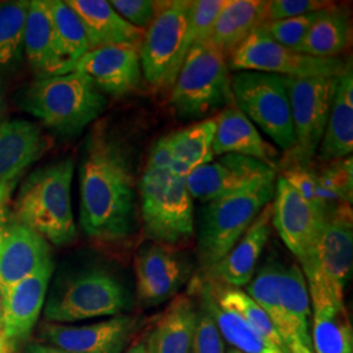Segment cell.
<instances>
[{
    "mask_svg": "<svg viewBox=\"0 0 353 353\" xmlns=\"http://www.w3.org/2000/svg\"><path fill=\"white\" fill-rule=\"evenodd\" d=\"M1 327H3V292L0 288V332H1Z\"/></svg>",
    "mask_w": 353,
    "mask_h": 353,
    "instance_id": "46",
    "label": "cell"
},
{
    "mask_svg": "<svg viewBox=\"0 0 353 353\" xmlns=\"http://www.w3.org/2000/svg\"><path fill=\"white\" fill-rule=\"evenodd\" d=\"M137 292L145 306H157L174 299L192 274V265L176 248L147 241L135 254Z\"/></svg>",
    "mask_w": 353,
    "mask_h": 353,
    "instance_id": "14",
    "label": "cell"
},
{
    "mask_svg": "<svg viewBox=\"0 0 353 353\" xmlns=\"http://www.w3.org/2000/svg\"><path fill=\"white\" fill-rule=\"evenodd\" d=\"M81 20L89 48L131 45L140 48L145 30L131 26L105 0H65Z\"/></svg>",
    "mask_w": 353,
    "mask_h": 353,
    "instance_id": "25",
    "label": "cell"
},
{
    "mask_svg": "<svg viewBox=\"0 0 353 353\" xmlns=\"http://www.w3.org/2000/svg\"><path fill=\"white\" fill-rule=\"evenodd\" d=\"M351 39L350 14L332 4L321 11L299 51L316 58H336L348 49Z\"/></svg>",
    "mask_w": 353,
    "mask_h": 353,
    "instance_id": "31",
    "label": "cell"
},
{
    "mask_svg": "<svg viewBox=\"0 0 353 353\" xmlns=\"http://www.w3.org/2000/svg\"><path fill=\"white\" fill-rule=\"evenodd\" d=\"M321 11L307 13L299 17H290L279 21L263 23L258 26L265 36L292 50L299 51L309 29L314 24ZM300 52V51H299Z\"/></svg>",
    "mask_w": 353,
    "mask_h": 353,
    "instance_id": "35",
    "label": "cell"
},
{
    "mask_svg": "<svg viewBox=\"0 0 353 353\" xmlns=\"http://www.w3.org/2000/svg\"><path fill=\"white\" fill-rule=\"evenodd\" d=\"M281 176L303 196L306 202L310 203L312 205H314L318 210L322 211V208L318 205V201H316V179L314 172L303 166H290L281 170Z\"/></svg>",
    "mask_w": 353,
    "mask_h": 353,
    "instance_id": "40",
    "label": "cell"
},
{
    "mask_svg": "<svg viewBox=\"0 0 353 353\" xmlns=\"http://www.w3.org/2000/svg\"><path fill=\"white\" fill-rule=\"evenodd\" d=\"M170 166H172V144H170V134H168L153 144L145 169L170 172Z\"/></svg>",
    "mask_w": 353,
    "mask_h": 353,
    "instance_id": "41",
    "label": "cell"
},
{
    "mask_svg": "<svg viewBox=\"0 0 353 353\" xmlns=\"http://www.w3.org/2000/svg\"><path fill=\"white\" fill-rule=\"evenodd\" d=\"M272 232V202L268 203L252 221L240 241L214 267L195 278L241 288L250 283L258 261Z\"/></svg>",
    "mask_w": 353,
    "mask_h": 353,
    "instance_id": "20",
    "label": "cell"
},
{
    "mask_svg": "<svg viewBox=\"0 0 353 353\" xmlns=\"http://www.w3.org/2000/svg\"><path fill=\"white\" fill-rule=\"evenodd\" d=\"M275 179L276 172L258 160L224 154L195 169L186 176V185L192 199L207 203L237 195Z\"/></svg>",
    "mask_w": 353,
    "mask_h": 353,
    "instance_id": "13",
    "label": "cell"
},
{
    "mask_svg": "<svg viewBox=\"0 0 353 353\" xmlns=\"http://www.w3.org/2000/svg\"><path fill=\"white\" fill-rule=\"evenodd\" d=\"M17 347H14L10 341H6L3 335L0 336V353H14Z\"/></svg>",
    "mask_w": 353,
    "mask_h": 353,
    "instance_id": "44",
    "label": "cell"
},
{
    "mask_svg": "<svg viewBox=\"0 0 353 353\" xmlns=\"http://www.w3.org/2000/svg\"><path fill=\"white\" fill-rule=\"evenodd\" d=\"M131 306L132 296L123 280L106 265H90L58 276L45 305V318L77 322L122 316Z\"/></svg>",
    "mask_w": 353,
    "mask_h": 353,
    "instance_id": "4",
    "label": "cell"
},
{
    "mask_svg": "<svg viewBox=\"0 0 353 353\" xmlns=\"http://www.w3.org/2000/svg\"><path fill=\"white\" fill-rule=\"evenodd\" d=\"M29 0L0 3V74H12L24 62V26Z\"/></svg>",
    "mask_w": 353,
    "mask_h": 353,
    "instance_id": "33",
    "label": "cell"
},
{
    "mask_svg": "<svg viewBox=\"0 0 353 353\" xmlns=\"http://www.w3.org/2000/svg\"><path fill=\"white\" fill-rule=\"evenodd\" d=\"M212 152L214 156L240 154L252 157L272 168L279 169V152L265 141L252 121L236 105H228L224 112L216 117Z\"/></svg>",
    "mask_w": 353,
    "mask_h": 353,
    "instance_id": "23",
    "label": "cell"
},
{
    "mask_svg": "<svg viewBox=\"0 0 353 353\" xmlns=\"http://www.w3.org/2000/svg\"><path fill=\"white\" fill-rule=\"evenodd\" d=\"M51 258L49 242L0 207V288L29 276Z\"/></svg>",
    "mask_w": 353,
    "mask_h": 353,
    "instance_id": "18",
    "label": "cell"
},
{
    "mask_svg": "<svg viewBox=\"0 0 353 353\" xmlns=\"http://www.w3.org/2000/svg\"><path fill=\"white\" fill-rule=\"evenodd\" d=\"M190 294L198 300V305L214 319L223 339L232 348L243 353H285L265 341L243 318L220 307L201 280L194 278L191 281Z\"/></svg>",
    "mask_w": 353,
    "mask_h": 353,
    "instance_id": "28",
    "label": "cell"
},
{
    "mask_svg": "<svg viewBox=\"0 0 353 353\" xmlns=\"http://www.w3.org/2000/svg\"><path fill=\"white\" fill-rule=\"evenodd\" d=\"M232 94L236 106L280 150H293L296 139L284 76L239 71L232 76Z\"/></svg>",
    "mask_w": 353,
    "mask_h": 353,
    "instance_id": "9",
    "label": "cell"
},
{
    "mask_svg": "<svg viewBox=\"0 0 353 353\" xmlns=\"http://www.w3.org/2000/svg\"><path fill=\"white\" fill-rule=\"evenodd\" d=\"M353 212L350 204H339L327 214L325 229L300 267L310 301L327 300L345 306L344 292L352 275Z\"/></svg>",
    "mask_w": 353,
    "mask_h": 353,
    "instance_id": "7",
    "label": "cell"
},
{
    "mask_svg": "<svg viewBox=\"0 0 353 353\" xmlns=\"http://www.w3.org/2000/svg\"><path fill=\"white\" fill-rule=\"evenodd\" d=\"M58 48L68 72L90 50L84 26L75 11L62 0H48Z\"/></svg>",
    "mask_w": 353,
    "mask_h": 353,
    "instance_id": "34",
    "label": "cell"
},
{
    "mask_svg": "<svg viewBox=\"0 0 353 353\" xmlns=\"http://www.w3.org/2000/svg\"><path fill=\"white\" fill-rule=\"evenodd\" d=\"M110 6L131 26L145 30L166 7L168 1L159 0H113Z\"/></svg>",
    "mask_w": 353,
    "mask_h": 353,
    "instance_id": "37",
    "label": "cell"
},
{
    "mask_svg": "<svg viewBox=\"0 0 353 353\" xmlns=\"http://www.w3.org/2000/svg\"><path fill=\"white\" fill-rule=\"evenodd\" d=\"M23 353H71L63 351L61 348H57V347H52L49 344H45V343H29L26 347V350L23 351Z\"/></svg>",
    "mask_w": 353,
    "mask_h": 353,
    "instance_id": "42",
    "label": "cell"
},
{
    "mask_svg": "<svg viewBox=\"0 0 353 353\" xmlns=\"http://www.w3.org/2000/svg\"><path fill=\"white\" fill-rule=\"evenodd\" d=\"M233 71H255L294 79L338 77L345 62L339 58H316L292 50L255 28L228 59Z\"/></svg>",
    "mask_w": 353,
    "mask_h": 353,
    "instance_id": "11",
    "label": "cell"
},
{
    "mask_svg": "<svg viewBox=\"0 0 353 353\" xmlns=\"http://www.w3.org/2000/svg\"><path fill=\"white\" fill-rule=\"evenodd\" d=\"M275 183L276 179L237 195L203 203L196 230L198 275L207 272L234 248L256 216L272 202Z\"/></svg>",
    "mask_w": 353,
    "mask_h": 353,
    "instance_id": "5",
    "label": "cell"
},
{
    "mask_svg": "<svg viewBox=\"0 0 353 353\" xmlns=\"http://www.w3.org/2000/svg\"><path fill=\"white\" fill-rule=\"evenodd\" d=\"M74 160L43 165L26 176L13 201V217L57 246L76 239L71 201Z\"/></svg>",
    "mask_w": 353,
    "mask_h": 353,
    "instance_id": "2",
    "label": "cell"
},
{
    "mask_svg": "<svg viewBox=\"0 0 353 353\" xmlns=\"http://www.w3.org/2000/svg\"><path fill=\"white\" fill-rule=\"evenodd\" d=\"M312 343L314 353H353V331L345 306L313 300Z\"/></svg>",
    "mask_w": 353,
    "mask_h": 353,
    "instance_id": "32",
    "label": "cell"
},
{
    "mask_svg": "<svg viewBox=\"0 0 353 353\" xmlns=\"http://www.w3.org/2000/svg\"><path fill=\"white\" fill-rule=\"evenodd\" d=\"M332 6L325 0H271L265 1V23L299 17L307 13L318 12Z\"/></svg>",
    "mask_w": 353,
    "mask_h": 353,
    "instance_id": "38",
    "label": "cell"
},
{
    "mask_svg": "<svg viewBox=\"0 0 353 353\" xmlns=\"http://www.w3.org/2000/svg\"><path fill=\"white\" fill-rule=\"evenodd\" d=\"M6 112H7V99H6V89L4 85L0 80V123L4 121L6 117Z\"/></svg>",
    "mask_w": 353,
    "mask_h": 353,
    "instance_id": "43",
    "label": "cell"
},
{
    "mask_svg": "<svg viewBox=\"0 0 353 353\" xmlns=\"http://www.w3.org/2000/svg\"><path fill=\"white\" fill-rule=\"evenodd\" d=\"M21 106L61 137H76L97 121L108 99L88 77L77 71L37 76L28 87Z\"/></svg>",
    "mask_w": 353,
    "mask_h": 353,
    "instance_id": "3",
    "label": "cell"
},
{
    "mask_svg": "<svg viewBox=\"0 0 353 353\" xmlns=\"http://www.w3.org/2000/svg\"><path fill=\"white\" fill-rule=\"evenodd\" d=\"M24 57L37 76L67 74L55 37L48 0H29L24 26Z\"/></svg>",
    "mask_w": 353,
    "mask_h": 353,
    "instance_id": "24",
    "label": "cell"
},
{
    "mask_svg": "<svg viewBox=\"0 0 353 353\" xmlns=\"http://www.w3.org/2000/svg\"><path fill=\"white\" fill-rule=\"evenodd\" d=\"M227 353H243V352H241V351H239V350H234V348H232V347H230V348H229V350H228Z\"/></svg>",
    "mask_w": 353,
    "mask_h": 353,
    "instance_id": "47",
    "label": "cell"
},
{
    "mask_svg": "<svg viewBox=\"0 0 353 353\" xmlns=\"http://www.w3.org/2000/svg\"><path fill=\"white\" fill-rule=\"evenodd\" d=\"M46 140L37 123L26 119H4L0 123V205L11 183L41 157Z\"/></svg>",
    "mask_w": 353,
    "mask_h": 353,
    "instance_id": "21",
    "label": "cell"
},
{
    "mask_svg": "<svg viewBox=\"0 0 353 353\" xmlns=\"http://www.w3.org/2000/svg\"><path fill=\"white\" fill-rule=\"evenodd\" d=\"M0 336H1V332H0Z\"/></svg>",
    "mask_w": 353,
    "mask_h": 353,
    "instance_id": "48",
    "label": "cell"
},
{
    "mask_svg": "<svg viewBox=\"0 0 353 353\" xmlns=\"http://www.w3.org/2000/svg\"><path fill=\"white\" fill-rule=\"evenodd\" d=\"M134 147L105 122L90 128L79 164L80 225L90 240L121 243L139 223Z\"/></svg>",
    "mask_w": 353,
    "mask_h": 353,
    "instance_id": "1",
    "label": "cell"
},
{
    "mask_svg": "<svg viewBox=\"0 0 353 353\" xmlns=\"http://www.w3.org/2000/svg\"><path fill=\"white\" fill-rule=\"evenodd\" d=\"M199 307L191 294H176L144 341L148 353H191Z\"/></svg>",
    "mask_w": 353,
    "mask_h": 353,
    "instance_id": "27",
    "label": "cell"
},
{
    "mask_svg": "<svg viewBox=\"0 0 353 353\" xmlns=\"http://www.w3.org/2000/svg\"><path fill=\"white\" fill-rule=\"evenodd\" d=\"M216 118H207L189 127L172 132V166L170 173L186 178L202 165L214 161L212 152Z\"/></svg>",
    "mask_w": 353,
    "mask_h": 353,
    "instance_id": "30",
    "label": "cell"
},
{
    "mask_svg": "<svg viewBox=\"0 0 353 353\" xmlns=\"http://www.w3.org/2000/svg\"><path fill=\"white\" fill-rule=\"evenodd\" d=\"M265 4L263 0H228L208 41L229 59L252 30L265 23Z\"/></svg>",
    "mask_w": 353,
    "mask_h": 353,
    "instance_id": "29",
    "label": "cell"
},
{
    "mask_svg": "<svg viewBox=\"0 0 353 353\" xmlns=\"http://www.w3.org/2000/svg\"><path fill=\"white\" fill-rule=\"evenodd\" d=\"M52 271L54 263L50 259L29 276L1 288V335L14 347L26 341L36 326L48 296Z\"/></svg>",
    "mask_w": 353,
    "mask_h": 353,
    "instance_id": "19",
    "label": "cell"
},
{
    "mask_svg": "<svg viewBox=\"0 0 353 353\" xmlns=\"http://www.w3.org/2000/svg\"><path fill=\"white\" fill-rule=\"evenodd\" d=\"M228 0H192L188 26V46L208 41L214 23Z\"/></svg>",
    "mask_w": 353,
    "mask_h": 353,
    "instance_id": "36",
    "label": "cell"
},
{
    "mask_svg": "<svg viewBox=\"0 0 353 353\" xmlns=\"http://www.w3.org/2000/svg\"><path fill=\"white\" fill-rule=\"evenodd\" d=\"M327 214L306 202L283 176L276 179L272 199V227L278 230L280 239L299 262L312 252L319 240Z\"/></svg>",
    "mask_w": 353,
    "mask_h": 353,
    "instance_id": "15",
    "label": "cell"
},
{
    "mask_svg": "<svg viewBox=\"0 0 353 353\" xmlns=\"http://www.w3.org/2000/svg\"><path fill=\"white\" fill-rule=\"evenodd\" d=\"M72 71L87 76L103 94L122 97L139 90L143 83L139 48L117 45L85 52Z\"/></svg>",
    "mask_w": 353,
    "mask_h": 353,
    "instance_id": "17",
    "label": "cell"
},
{
    "mask_svg": "<svg viewBox=\"0 0 353 353\" xmlns=\"http://www.w3.org/2000/svg\"><path fill=\"white\" fill-rule=\"evenodd\" d=\"M279 296L283 310L284 331L281 339L290 353H314L310 334V297L301 267L283 265Z\"/></svg>",
    "mask_w": 353,
    "mask_h": 353,
    "instance_id": "22",
    "label": "cell"
},
{
    "mask_svg": "<svg viewBox=\"0 0 353 353\" xmlns=\"http://www.w3.org/2000/svg\"><path fill=\"white\" fill-rule=\"evenodd\" d=\"M139 199L147 241L176 248L194 236V203L186 178L144 169L139 181Z\"/></svg>",
    "mask_w": 353,
    "mask_h": 353,
    "instance_id": "8",
    "label": "cell"
},
{
    "mask_svg": "<svg viewBox=\"0 0 353 353\" xmlns=\"http://www.w3.org/2000/svg\"><path fill=\"white\" fill-rule=\"evenodd\" d=\"M125 353H148V351H147L144 341H139V343L134 344L132 347H130Z\"/></svg>",
    "mask_w": 353,
    "mask_h": 353,
    "instance_id": "45",
    "label": "cell"
},
{
    "mask_svg": "<svg viewBox=\"0 0 353 353\" xmlns=\"http://www.w3.org/2000/svg\"><path fill=\"white\" fill-rule=\"evenodd\" d=\"M199 316L194 334L191 353H227L225 343L214 319L199 305Z\"/></svg>",
    "mask_w": 353,
    "mask_h": 353,
    "instance_id": "39",
    "label": "cell"
},
{
    "mask_svg": "<svg viewBox=\"0 0 353 353\" xmlns=\"http://www.w3.org/2000/svg\"><path fill=\"white\" fill-rule=\"evenodd\" d=\"M290 114L294 130V147L287 153V168H309L323 138L336 77L294 79L285 77ZM285 169V168H284Z\"/></svg>",
    "mask_w": 353,
    "mask_h": 353,
    "instance_id": "12",
    "label": "cell"
},
{
    "mask_svg": "<svg viewBox=\"0 0 353 353\" xmlns=\"http://www.w3.org/2000/svg\"><path fill=\"white\" fill-rule=\"evenodd\" d=\"M191 0H172L145 29L139 48L143 77L157 89L172 88L189 51Z\"/></svg>",
    "mask_w": 353,
    "mask_h": 353,
    "instance_id": "10",
    "label": "cell"
},
{
    "mask_svg": "<svg viewBox=\"0 0 353 353\" xmlns=\"http://www.w3.org/2000/svg\"><path fill=\"white\" fill-rule=\"evenodd\" d=\"M225 55L210 41L188 51L172 87L170 105L179 119L196 121L232 103V77Z\"/></svg>",
    "mask_w": 353,
    "mask_h": 353,
    "instance_id": "6",
    "label": "cell"
},
{
    "mask_svg": "<svg viewBox=\"0 0 353 353\" xmlns=\"http://www.w3.org/2000/svg\"><path fill=\"white\" fill-rule=\"evenodd\" d=\"M353 151V67L352 59L345 62L336 85L328 114L327 125L319 144V160L332 163Z\"/></svg>",
    "mask_w": 353,
    "mask_h": 353,
    "instance_id": "26",
    "label": "cell"
},
{
    "mask_svg": "<svg viewBox=\"0 0 353 353\" xmlns=\"http://www.w3.org/2000/svg\"><path fill=\"white\" fill-rule=\"evenodd\" d=\"M138 316H115L87 326L45 323L39 330L42 343L71 353H122L139 330Z\"/></svg>",
    "mask_w": 353,
    "mask_h": 353,
    "instance_id": "16",
    "label": "cell"
}]
</instances>
